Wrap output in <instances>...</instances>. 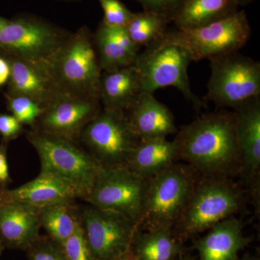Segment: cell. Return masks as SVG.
Listing matches in <instances>:
<instances>
[{"label": "cell", "mask_w": 260, "mask_h": 260, "mask_svg": "<svg viewBox=\"0 0 260 260\" xmlns=\"http://www.w3.org/2000/svg\"><path fill=\"white\" fill-rule=\"evenodd\" d=\"M9 105L13 116L23 125L32 127L44 111V108L35 101L22 95H13L10 99Z\"/></svg>", "instance_id": "obj_27"}, {"label": "cell", "mask_w": 260, "mask_h": 260, "mask_svg": "<svg viewBox=\"0 0 260 260\" xmlns=\"http://www.w3.org/2000/svg\"><path fill=\"white\" fill-rule=\"evenodd\" d=\"M102 110L99 100L57 92L32 128L79 142L84 129Z\"/></svg>", "instance_id": "obj_12"}, {"label": "cell", "mask_w": 260, "mask_h": 260, "mask_svg": "<svg viewBox=\"0 0 260 260\" xmlns=\"http://www.w3.org/2000/svg\"><path fill=\"white\" fill-rule=\"evenodd\" d=\"M10 75V64L4 59L0 58V85L6 83L7 80L9 79Z\"/></svg>", "instance_id": "obj_34"}, {"label": "cell", "mask_w": 260, "mask_h": 260, "mask_svg": "<svg viewBox=\"0 0 260 260\" xmlns=\"http://www.w3.org/2000/svg\"><path fill=\"white\" fill-rule=\"evenodd\" d=\"M27 139L40 158L41 172L61 179L85 201L102 169L99 162L78 142L34 128Z\"/></svg>", "instance_id": "obj_4"}, {"label": "cell", "mask_w": 260, "mask_h": 260, "mask_svg": "<svg viewBox=\"0 0 260 260\" xmlns=\"http://www.w3.org/2000/svg\"><path fill=\"white\" fill-rule=\"evenodd\" d=\"M68 184L50 174L40 172L34 180L5 193V202L15 201L42 208L78 200Z\"/></svg>", "instance_id": "obj_19"}, {"label": "cell", "mask_w": 260, "mask_h": 260, "mask_svg": "<svg viewBox=\"0 0 260 260\" xmlns=\"http://www.w3.org/2000/svg\"><path fill=\"white\" fill-rule=\"evenodd\" d=\"M191 61L189 51L166 32L160 39L139 53L133 63L139 75L140 93L153 94L158 89L173 86L196 110L201 109L205 103L193 93L189 84L187 70Z\"/></svg>", "instance_id": "obj_5"}, {"label": "cell", "mask_w": 260, "mask_h": 260, "mask_svg": "<svg viewBox=\"0 0 260 260\" xmlns=\"http://www.w3.org/2000/svg\"><path fill=\"white\" fill-rule=\"evenodd\" d=\"M23 131V124L14 116L0 115V134L6 140L14 139Z\"/></svg>", "instance_id": "obj_32"}, {"label": "cell", "mask_w": 260, "mask_h": 260, "mask_svg": "<svg viewBox=\"0 0 260 260\" xmlns=\"http://www.w3.org/2000/svg\"><path fill=\"white\" fill-rule=\"evenodd\" d=\"M200 176L191 166L177 162L150 179L139 230L172 229Z\"/></svg>", "instance_id": "obj_6"}, {"label": "cell", "mask_w": 260, "mask_h": 260, "mask_svg": "<svg viewBox=\"0 0 260 260\" xmlns=\"http://www.w3.org/2000/svg\"><path fill=\"white\" fill-rule=\"evenodd\" d=\"M130 249L138 260H174L185 251L169 229L138 230Z\"/></svg>", "instance_id": "obj_24"}, {"label": "cell", "mask_w": 260, "mask_h": 260, "mask_svg": "<svg viewBox=\"0 0 260 260\" xmlns=\"http://www.w3.org/2000/svg\"><path fill=\"white\" fill-rule=\"evenodd\" d=\"M5 249L4 245H3V243L0 242V256H1L2 254H3V251Z\"/></svg>", "instance_id": "obj_40"}, {"label": "cell", "mask_w": 260, "mask_h": 260, "mask_svg": "<svg viewBox=\"0 0 260 260\" xmlns=\"http://www.w3.org/2000/svg\"><path fill=\"white\" fill-rule=\"evenodd\" d=\"M242 156L241 178L253 199L259 201L260 96L234 110Z\"/></svg>", "instance_id": "obj_14"}, {"label": "cell", "mask_w": 260, "mask_h": 260, "mask_svg": "<svg viewBox=\"0 0 260 260\" xmlns=\"http://www.w3.org/2000/svg\"><path fill=\"white\" fill-rule=\"evenodd\" d=\"M247 200L244 185L233 178L201 175L173 234L183 244L242 211Z\"/></svg>", "instance_id": "obj_2"}, {"label": "cell", "mask_w": 260, "mask_h": 260, "mask_svg": "<svg viewBox=\"0 0 260 260\" xmlns=\"http://www.w3.org/2000/svg\"><path fill=\"white\" fill-rule=\"evenodd\" d=\"M179 161L177 145L167 138L140 140L124 167L140 177L151 179Z\"/></svg>", "instance_id": "obj_21"}, {"label": "cell", "mask_w": 260, "mask_h": 260, "mask_svg": "<svg viewBox=\"0 0 260 260\" xmlns=\"http://www.w3.org/2000/svg\"><path fill=\"white\" fill-rule=\"evenodd\" d=\"M143 10L155 12L167 17L173 22L185 0H135Z\"/></svg>", "instance_id": "obj_31"}, {"label": "cell", "mask_w": 260, "mask_h": 260, "mask_svg": "<svg viewBox=\"0 0 260 260\" xmlns=\"http://www.w3.org/2000/svg\"><path fill=\"white\" fill-rule=\"evenodd\" d=\"M241 260H257L255 258L251 257V256H245Z\"/></svg>", "instance_id": "obj_41"}, {"label": "cell", "mask_w": 260, "mask_h": 260, "mask_svg": "<svg viewBox=\"0 0 260 260\" xmlns=\"http://www.w3.org/2000/svg\"><path fill=\"white\" fill-rule=\"evenodd\" d=\"M9 167L7 160L6 148L0 146V185L5 187L10 182Z\"/></svg>", "instance_id": "obj_33"}, {"label": "cell", "mask_w": 260, "mask_h": 260, "mask_svg": "<svg viewBox=\"0 0 260 260\" xmlns=\"http://www.w3.org/2000/svg\"><path fill=\"white\" fill-rule=\"evenodd\" d=\"M39 210L19 202L0 204V242L5 248L26 251L40 236Z\"/></svg>", "instance_id": "obj_15"}, {"label": "cell", "mask_w": 260, "mask_h": 260, "mask_svg": "<svg viewBox=\"0 0 260 260\" xmlns=\"http://www.w3.org/2000/svg\"><path fill=\"white\" fill-rule=\"evenodd\" d=\"M174 42L185 47L192 61L210 59L240 51L251 37V27L244 10L209 25L190 30H167Z\"/></svg>", "instance_id": "obj_8"}, {"label": "cell", "mask_w": 260, "mask_h": 260, "mask_svg": "<svg viewBox=\"0 0 260 260\" xmlns=\"http://www.w3.org/2000/svg\"><path fill=\"white\" fill-rule=\"evenodd\" d=\"M45 62L58 92L100 101L102 70L88 28L67 37Z\"/></svg>", "instance_id": "obj_3"}, {"label": "cell", "mask_w": 260, "mask_h": 260, "mask_svg": "<svg viewBox=\"0 0 260 260\" xmlns=\"http://www.w3.org/2000/svg\"><path fill=\"white\" fill-rule=\"evenodd\" d=\"M140 78L133 65L103 71L99 98L104 109L125 112L140 91Z\"/></svg>", "instance_id": "obj_22"}, {"label": "cell", "mask_w": 260, "mask_h": 260, "mask_svg": "<svg viewBox=\"0 0 260 260\" xmlns=\"http://www.w3.org/2000/svg\"><path fill=\"white\" fill-rule=\"evenodd\" d=\"M149 181L124 166L102 169L85 202L124 215L139 229Z\"/></svg>", "instance_id": "obj_9"}, {"label": "cell", "mask_w": 260, "mask_h": 260, "mask_svg": "<svg viewBox=\"0 0 260 260\" xmlns=\"http://www.w3.org/2000/svg\"><path fill=\"white\" fill-rule=\"evenodd\" d=\"M210 78L204 100L234 110L260 96V63L239 51L209 59Z\"/></svg>", "instance_id": "obj_7"}, {"label": "cell", "mask_w": 260, "mask_h": 260, "mask_svg": "<svg viewBox=\"0 0 260 260\" xmlns=\"http://www.w3.org/2000/svg\"><path fill=\"white\" fill-rule=\"evenodd\" d=\"M174 143L179 160L200 175L241 177L242 156L235 113L220 110L203 114L178 130Z\"/></svg>", "instance_id": "obj_1"}, {"label": "cell", "mask_w": 260, "mask_h": 260, "mask_svg": "<svg viewBox=\"0 0 260 260\" xmlns=\"http://www.w3.org/2000/svg\"><path fill=\"white\" fill-rule=\"evenodd\" d=\"M81 226L93 260H116L129 250L138 226L121 214L80 207Z\"/></svg>", "instance_id": "obj_11"}, {"label": "cell", "mask_w": 260, "mask_h": 260, "mask_svg": "<svg viewBox=\"0 0 260 260\" xmlns=\"http://www.w3.org/2000/svg\"><path fill=\"white\" fill-rule=\"evenodd\" d=\"M5 191H6V189H5V187L0 185V204L5 202Z\"/></svg>", "instance_id": "obj_37"}, {"label": "cell", "mask_w": 260, "mask_h": 260, "mask_svg": "<svg viewBox=\"0 0 260 260\" xmlns=\"http://www.w3.org/2000/svg\"><path fill=\"white\" fill-rule=\"evenodd\" d=\"M66 38L53 25L25 17L8 22L0 31V47L14 53L17 58L45 61Z\"/></svg>", "instance_id": "obj_13"}, {"label": "cell", "mask_w": 260, "mask_h": 260, "mask_svg": "<svg viewBox=\"0 0 260 260\" xmlns=\"http://www.w3.org/2000/svg\"><path fill=\"white\" fill-rule=\"evenodd\" d=\"M60 246L68 260H93L82 226Z\"/></svg>", "instance_id": "obj_30"}, {"label": "cell", "mask_w": 260, "mask_h": 260, "mask_svg": "<svg viewBox=\"0 0 260 260\" xmlns=\"http://www.w3.org/2000/svg\"><path fill=\"white\" fill-rule=\"evenodd\" d=\"M124 113L140 140L167 138L177 133L172 111L158 102L153 94L138 93Z\"/></svg>", "instance_id": "obj_16"}, {"label": "cell", "mask_w": 260, "mask_h": 260, "mask_svg": "<svg viewBox=\"0 0 260 260\" xmlns=\"http://www.w3.org/2000/svg\"><path fill=\"white\" fill-rule=\"evenodd\" d=\"M79 141L102 169L125 166L140 141L125 113L105 110L89 123Z\"/></svg>", "instance_id": "obj_10"}, {"label": "cell", "mask_w": 260, "mask_h": 260, "mask_svg": "<svg viewBox=\"0 0 260 260\" xmlns=\"http://www.w3.org/2000/svg\"><path fill=\"white\" fill-rule=\"evenodd\" d=\"M102 71L119 69L133 64L140 48L130 40L125 28L101 22L93 38Z\"/></svg>", "instance_id": "obj_20"}, {"label": "cell", "mask_w": 260, "mask_h": 260, "mask_svg": "<svg viewBox=\"0 0 260 260\" xmlns=\"http://www.w3.org/2000/svg\"><path fill=\"white\" fill-rule=\"evenodd\" d=\"M10 66V83L13 95H22L47 107L57 93L45 61L17 58Z\"/></svg>", "instance_id": "obj_18"}, {"label": "cell", "mask_w": 260, "mask_h": 260, "mask_svg": "<svg viewBox=\"0 0 260 260\" xmlns=\"http://www.w3.org/2000/svg\"><path fill=\"white\" fill-rule=\"evenodd\" d=\"M243 223L234 216L215 224L204 237L193 245L200 260H238V254L251 242L243 234Z\"/></svg>", "instance_id": "obj_17"}, {"label": "cell", "mask_w": 260, "mask_h": 260, "mask_svg": "<svg viewBox=\"0 0 260 260\" xmlns=\"http://www.w3.org/2000/svg\"><path fill=\"white\" fill-rule=\"evenodd\" d=\"M25 251L28 260H68L60 244L48 236H39Z\"/></svg>", "instance_id": "obj_28"}, {"label": "cell", "mask_w": 260, "mask_h": 260, "mask_svg": "<svg viewBox=\"0 0 260 260\" xmlns=\"http://www.w3.org/2000/svg\"><path fill=\"white\" fill-rule=\"evenodd\" d=\"M238 6H245V5L251 4L256 0H235Z\"/></svg>", "instance_id": "obj_36"}, {"label": "cell", "mask_w": 260, "mask_h": 260, "mask_svg": "<svg viewBox=\"0 0 260 260\" xmlns=\"http://www.w3.org/2000/svg\"><path fill=\"white\" fill-rule=\"evenodd\" d=\"M39 220L48 237L61 244L81 226L80 206L70 202L44 207L39 210Z\"/></svg>", "instance_id": "obj_25"}, {"label": "cell", "mask_w": 260, "mask_h": 260, "mask_svg": "<svg viewBox=\"0 0 260 260\" xmlns=\"http://www.w3.org/2000/svg\"><path fill=\"white\" fill-rule=\"evenodd\" d=\"M116 260H138L137 258L135 257L134 254H133V251H131V249H129L127 252H126L125 254H123L122 256H120L119 259Z\"/></svg>", "instance_id": "obj_35"}, {"label": "cell", "mask_w": 260, "mask_h": 260, "mask_svg": "<svg viewBox=\"0 0 260 260\" xmlns=\"http://www.w3.org/2000/svg\"><path fill=\"white\" fill-rule=\"evenodd\" d=\"M235 0H185L172 23L179 30L200 28L239 11Z\"/></svg>", "instance_id": "obj_23"}, {"label": "cell", "mask_w": 260, "mask_h": 260, "mask_svg": "<svg viewBox=\"0 0 260 260\" xmlns=\"http://www.w3.org/2000/svg\"><path fill=\"white\" fill-rule=\"evenodd\" d=\"M104 10L103 21L112 26L125 28L135 16V13L119 0H98Z\"/></svg>", "instance_id": "obj_29"}, {"label": "cell", "mask_w": 260, "mask_h": 260, "mask_svg": "<svg viewBox=\"0 0 260 260\" xmlns=\"http://www.w3.org/2000/svg\"><path fill=\"white\" fill-rule=\"evenodd\" d=\"M174 260H195L194 258L191 257V256H180L179 257L177 258V259Z\"/></svg>", "instance_id": "obj_39"}, {"label": "cell", "mask_w": 260, "mask_h": 260, "mask_svg": "<svg viewBox=\"0 0 260 260\" xmlns=\"http://www.w3.org/2000/svg\"><path fill=\"white\" fill-rule=\"evenodd\" d=\"M8 20H5V19L1 18L0 17V31L3 30V28H4L5 25L8 23Z\"/></svg>", "instance_id": "obj_38"}, {"label": "cell", "mask_w": 260, "mask_h": 260, "mask_svg": "<svg viewBox=\"0 0 260 260\" xmlns=\"http://www.w3.org/2000/svg\"><path fill=\"white\" fill-rule=\"evenodd\" d=\"M169 18L155 12L143 10L135 16L125 27L126 32L137 47H148L165 34Z\"/></svg>", "instance_id": "obj_26"}]
</instances>
